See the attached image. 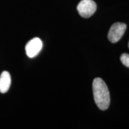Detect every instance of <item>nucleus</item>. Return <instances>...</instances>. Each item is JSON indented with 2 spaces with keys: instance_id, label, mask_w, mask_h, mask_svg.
Returning a JSON list of instances; mask_svg holds the SVG:
<instances>
[{
  "instance_id": "f257e3e1",
  "label": "nucleus",
  "mask_w": 129,
  "mask_h": 129,
  "mask_svg": "<svg viewBox=\"0 0 129 129\" xmlns=\"http://www.w3.org/2000/svg\"><path fill=\"white\" fill-rule=\"evenodd\" d=\"M93 91L95 104L102 111L106 110L110 104V95L107 85L102 79H94Z\"/></svg>"
},
{
  "instance_id": "f03ea898",
  "label": "nucleus",
  "mask_w": 129,
  "mask_h": 129,
  "mask_svg": "<svg viewBox=\"0 0 129 129\" xmlns=\"http://www.w3.org/2000/svg\"><path fill=\"white\" fill-rule=\"evenodd\" d=\"M97 6L93 0H81L77 6V10L81 17L88 18L96 12Z\"/></svg>"
},
{
  "instance_id": "7ed1b4c3",
  "label": "nucleus",
  "mask_w": 129,
  "mask_h": 129,
  "mask_svg": "<svg viewBox=\"0 0 129 129\" xmlns=\"http://www.w3.org/2000/svg\"><path fill=\"white\" fill-rule=\"evenodd\" d=\"M126 29L127 25L124 23L117 22L113 24L108 34V38L109 41L112 43L118 41L124 34Z\"/></svg>"
},
{
  "instance_id": "20e7f679",
  "label": "nucleus",
  "mask_w": 129,
  "mask_h": 129,
  "mask_svg": "<svg viewBox=\"0 0 129 129\" xmlns=\"http://www.w3.org/2000/svg\"><path fill=\"white\" fill-rule=\"evenodd\" d=\"M43 47V43L39 38H34L27 43L25 46V50L27 56L33 58L38 55Z\"/></svg>"
},
{
  "instance_id": "39448f33",
  "label": "nucleus",
  "mask_w": 129,
  "mask_h": 129,
  "mask_svg": "<svg viewBox=\"0 0 129 129\" xmlns=\"http://www.w3.org/2000/svg\"><path fill=\"white\" fill-rule=\"evenodd\" d=\"M11 84V77L9 72L3 71L0 75V92L6 93L9 90Z\"/></svg>"
},
{
  "instance_id": "423d86ee",
  "label": "nucleus",
  "mask_w": 129,
  "mask_h": 129,
  "mask_svg": "<svg viewBox=\"0 0 129 129\" xmlns=\"http://www.w3.org/2000/svg\"><path fill=\"white\" fill-rule=\"evenodd\" d=\"M120 60L124 65L129 68V54L127 53H123L120 56Z\"/></svg>"
},
{
  "instance_id": "0eeeda50",
  "label": "nucleus",
  "mask_w": 129,
  "mask_h": 129,
  "mask_svg": "<svg viewBox=\"0 0 129 129\" xmlns=\"http://www.w3.org/2000/svg\"><path fill=\"white\" fill-rule=\"evenodd\" d=\"M128 48H129V41H128Z\"/></svg>"
}]
</instances>
